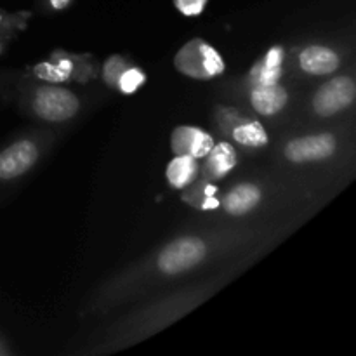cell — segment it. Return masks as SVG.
<instances>
[{
    "instance_id": "ac0fdd59",
    "label": "cell",
    "mask_w": 356,
    "mask_h": 356,
    "mask_svg": "<svg viewBox=\"0 0 356 356\" xmlns=\"http://www.w3.org/2000/svg\"><path fill=\"white\" fill-rule=\"evenodd\" d=\"M146 82V73L143 72L139 66L129 65L124 72L120 73L117 80V86L115 89L120 90L125 96H131V94H136Z\"/></svg>"
},
{
    "instance_id": "277c9868",
    "label": "cell",
    "mask_w": 356,
    "mask_h": 356,
    "mask_svg": "<svg viewBox=\"0 0 356 356\" xmlns=\"http://www.w3.org/2000/svg\"><path fill=\"white\" fill-rule=\"evenodd\" d=\"M31 106L42 120L66 122L79 113L80 99L72 90L58 87L56 83H49L35 90Z\"/></svg>"
},
{
    "instance_id": "3957f363",
    "label": "cell",
    "mask_w": 356,
    "mask_h": 356,
    "mask_svg": "<svg viewBox=\"0 0 356 356\" xmlns=\"http://www.w3.org/2000/svg\"><path fill=\"white\" fill-rule=\"evenodd\" d=\"M207 256V243L198 236H179L163 247L156 259V266L165 275H179L191 270Z\"/></svg>"
},
{
    "instance_id": "7c38bea8",
    "label": "cell",
    "mask_w": 356,
    "mask_h": 356,
    "mask_svg": "<svg viewBox=\"0 0 356 356\" xmlns=\"http://www.w3.org/2000/svg\"><path fill=\"white\" fill-rule=\"evenodd\" d=\"M285 52L284 47L275 45V47L268 49L266 54L256 61V65L250 68L249 79L252 87L257 86H273V83H280L282 79V65H284Z\"/></svg>"
},
{
    "instance_id": "7a4b0ae2",
    "label": "cell",
    "mask_w": 356,
    "mask_h": 356,
    "mask_svg": "<svg viewBox=\"0 0 356 356\" xmlns=\"http://www.w3.org/2000/svg\"><path fill=\"white\" fill-rule=\"evenodd\" d=\"M174 66L184 76L195 80H211L222 75L226 63L221 52L204 38L186 42L174 56Z\"/></svg>"
},
{
    "instance_id": "ffe728a7",
    "label": "cell",
    "mask_w": 356,
    "mask_h": 356,
    "mask_svg": "<svg viewBox=\"0 0 356 356\" xmlns=\"http://www.w3.org/2000/svg\"><path fill=\"white\" fill-rule=\"evenodd\" d=\"M209 0H174V6L184 16H198L204 13Z\"/></svg>"
},
{
    "instance_id": "52a82bcc",
    "label": "cell",
    "mask_w": 356,
    "mask_h": 356,
    "mask_svg": "<svg viewBox=\"0 0 356 356\" xmlns=\"http://www.w3.org/2000/svg\"><path fill=\"white\" fill-rule=\"evenodd\" d=\"M40 156L37 143L17 139L0 152V183H9L26 174Z\"/></svg>"
},
{
    "instance_id": "44dd1931",
    "label": "cell",
    "mask_w": 356,
    "mask_h": 356,
    "mask_svg": "<svg viewBox=\"0 0 356 356\" xmlns=\"http://www.w3.org/2000/svg\"><path fill=\"white\" fill-rule=\"evenodd\" d=\"M70 2H72V0H49V3H51V7L54 10L66 9V7L70 6Z\"/></svg>"
},
{
    "instance_id": "9a60e30c",
    "label": "cell",
    "mask_w": 356,
    "mask_h": 356,
    "mask_svg": "<svg viewBox=\"0 0 356 356\" xmlns=\"http://www.w3.org/2000/svg\"><path fill=\"white\" fill-rule=\"evenodd\" d=\"M198 174H200V163L190 155H174L165 170L167 183L174 190H184L190 186L197 179Z\"/></svg>"
},
{
    "instance_id": "8fae6325",
    "label": "cell",
    "mask_w": 356,
    "mask_h": 356,
    "mask_svg": "<svg viewBox=\"0 0 356 356\" xmlns=\"http://www.w3.org/2000/svg\"><path fill=\"white\" fill-rule=\"evenodd\" d=\"M205 163L202 167V172H204L205 179L216 181L225 179L229 172L236 167L238 162V155H236V149L233 148V145L229 143L221 141L211 148V152L204 156Z\"/></svg>"
},
{
    "instance_id": "5bb4252c",
    "label": "cell",
    "mask_w": 356,
    "mask_h": 356,
    "mask_svg": "<svg viewBox=\"0 0 356 356\" xmlns=\"http://www.w3.org/2000/svg\"><path fill=\"white\" fill-rule=\"evenodd\" d=\"M287 103L289 92L280 83L252 87V92H250V104L263 117H273L280 113L287 106Z\"/></svg>"
},
{
    "instance_id": "30bf717a",
    "label": "cell",
    "mask_w": 356,
    "mask_h": 356,
    "mask_svg": "<svg viewBox=\"0 0 356 356\" xmlns=\"http://www.w3.org/2000/svg\"><path fill=\"white\" fill-rule=\"evenodd\" d=\"M299 66L308 75H330L341 66V58L334 49L325 45H309L299 52Z\"/></svg>"
},
{
    "instance_id": "9c48e42d",
    "label": "cell",
    "mask_w": 356,
    "mask_h": 356,
    "mask_svg": "<svg viewBox=\"0 0 356 356\" xmlns=\"http://www.w3.org/2000/svg\"><path fill=\"white\" fill-rule=\"evenodd\" d=\"M214 143V138L207 131L195 125H179L170 134V149L174 155H190L197 160H204Z\"/></svg>"
},
{
    "instance_id": "6da1fadb",
    "label": "cell",
    "mask_w": 356,
    "mask_h": 356,
    "mask_svg": "<svg viewBox=\"0 0 356 356\" xmlns=\"http://www.w3.org/2000/svg\"><path fill=\"white\" fill-rule=\"evenodd\" d=\"M97 73L90 54H72L68 51H54L47 61L33 66V75L47 83L89 82Z\"/></svg>"
},
{
    "instance_id": "4fadbf2b",
    "label": "cell",
    "mask_w": 356,
    "mask_h": 356,
    "mask_svg": "<svg viewBox=\"0 0 356 356\" xmlns=\"http://www.w3.org/2000/svg\"><path fill=\"white\" fill-rule=\"evenodd\" d=\"M261 198H263V193L259 186L252 183H242L233 186L222 197L221 207L229 216H245L259 205Z\"/></svg>"
},
{
    "instance_id": "ba28073f",
    "label": "cell",
    "mask_w": 356,
    "mask_h": 356,
    "mask_svg": "<svg viewBox=\"0 0 356 356\" xmlns=\"http://www.w3.org/2000/svg\"><path fill=\"white\" fill-rule=\"evenodd\" d=\"M337 141L329 132L322 134L302 136V138H294L287 143L284 153L289 162L292 163H309V162H322L329 160L336 153Z\"/></svg>"
},
{
    "instance_id": "e0dca14e",
    "label": "cell",
    "mask_w": 356,
    "mask_h": 356,
    "mask_svg": "<svg viewBox=\"0 0 356 356\" xmlns=\"http://www.w3.org/2000/svg\"><path fill=\"white\" fill-rule=\"evenodd\" d=\"M30 17H31L30 10H16V13H9V10L0 9V54H3L7 45L14 40V37L28 26Z\"/></svg>"
},
{
    "instance_id": "d6986e66",
    "label": "cell",
    "mask_w": 356,
    "mask_h": 356,
    "mask_svg": "<svg viewBox=\"0 0 356 356\" xmlns=\"http://www.w3.org/2000/svg\"><path fill=\"white\" fill-rule=\"evenodd\" d=\"M129 65H131V63H129L124 56H120V54L110 56V58H108L103 65L104 83H106L108 87H111V89H115L118 76H120V73L124 72Z\"/></svg>"
},
{
    "instance_id": "5b68a950",
    "label": "cell",
    "mask_w": 356,
    "mask_h": 356,
    "mask_svg": "<svg viewBox=\"0 0 356 356\" xmlns=\"http://www.w3.org/2000/svg\"><path fill=\"white\" fill-rule=\"evenodd\" d=\"M218 120L222 131L232 136L233 141L243 148H264L270 141L266 129L259 120L242 117L236 110L219 108Z\"/></svg>"
},
{
    "instance_id": "8992f818",
    "label": "cell",
    "mask_w": 356,
    "mask_h": 356,
    "mask_svg": "<svg viewBox=\"0 0 356 356\" xmlns=\"http://www.w3.org/2000/svg\"><path fill=\"white\" fill-rule=\"evenodd\" d=\"M356 96V86L351 76H336L323 83L313 97V110L320 117H334L351 106Z\"/></svg>"
},
{
    "instance_id": "2e32d148",
    "label": "cell",
    "mask_w": 356,
    "mask_h": 356,
    "mask_svg": "<svg viewBox=\"0 0 356 356\" xmlns=\"http://www.w3.org/2000/svg\"><path fill=\"white\" fill-rule=\"evenodd\" d=\"M219 188L209 179H195L190 186L184 188L183 200L191 207L198 211H214L221 205V200L218 198Z\"/></svg>"
}]
</instances>
